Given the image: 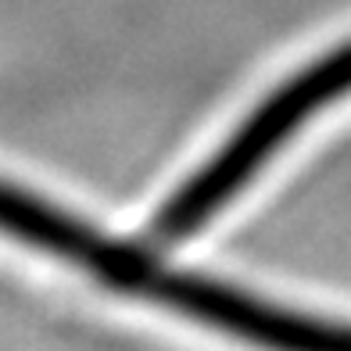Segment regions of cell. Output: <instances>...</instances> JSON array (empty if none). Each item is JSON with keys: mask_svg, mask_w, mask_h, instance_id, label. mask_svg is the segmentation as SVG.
<instances>
[{"mask_svg": "<svg viewBox=\"0 0 351 351\" xmlns=\"http://www.w3.org/2000/svg\"><path fill=\"white\" fill-rule=\"evenodd\" d=\"M0 208H4V230L11 237L79 265L83 273L97 276L101 283L115 287V291L176 308L183 315L201 319V323L222 326L230 333H241V337L262 341V344H294V348L351 344L348 326H333L326 319L283 312L276 305L254 301L226 283L204 280L194 273L162 269V262H154L147 251L111 241L101 230L65 215L61 208L40 201L29 190H19L14 183L4 190V204Z\"/></svg>", "mask_w": 351, "mask_h": 351, "instance_id": "cell-1", "label": "cell"}, {"mask_svg": "<svg viewBox=\"0 0 351 351\" xmlns=\"http://www.w3.org/2000/svg\"><path fill=\"white\" fill-rule=\"evenodd\" d=\"M348 90H351V43L312 61L291 83L269 93L244 119L241 130L219 147L212 162L197 169L158 208L151 222V241L165 247V244H180L194 230H201L251 180V172L269 162V154L280 147V140H287L305 122V115H312V111H319Z\"/></svg>", "mask_w": 351, "mask_h": 351, "instance_id": "cell-2", "label": "cell"}]
</instances>
